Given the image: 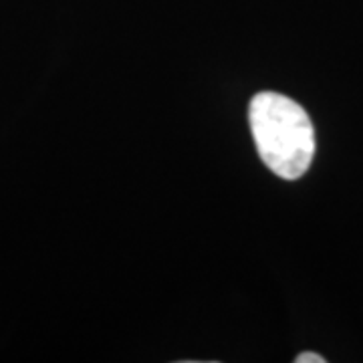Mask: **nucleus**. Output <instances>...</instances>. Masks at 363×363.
Here are the masks:
<instances>
[{
    "mask_svg": "<svg viewBox=\"0 0 363 363\" xmlns=\"http://www.w3.org/2000/svg\"><path fill=\"white\" fill-rule=\"evenodd\" d=\"M248 123L260 160L283 180L301 178L315 156V130L307 111L291 97L262 91L248 105Z\"/></svg>",
    "mask_w": 363,
    "mask_h": 363,
    "instance_id": "f257e3e1",
    "label": "nucleus"
},
{
    "mask_svg": "<svg viewBox=\"0 0 363 363\" xmlns=\"http://www.w3.org/2000/svg\"><path fill=\"white\" fill-rule=\"evenodd\" d=\"M295 363H325V357H321L319 353H311V351H305L295 357Z\"/></svg>",
    "mask_w": 363,
    "mask_h": 363,
    "instance_id": "f03ea898",
    "label": "nucleus"
}]
</instances>
